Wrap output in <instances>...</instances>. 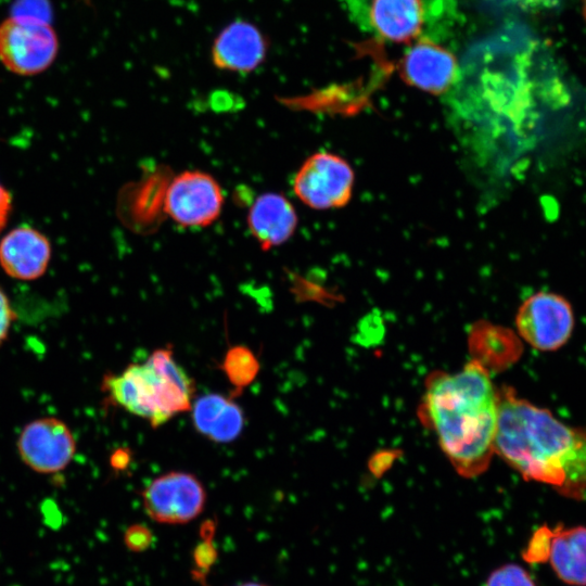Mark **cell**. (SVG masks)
I'll return each instance as SVG.
<instances>
[{
    "mask_svg": "<svg viewBox=\"0 0 586 586\" xmlns=\"http://www.w3.org/2000/svg\"><path fill=\"white\" fill-rule=\"evenodd\" d=\"M268 41L254 24L237 20L215 38L212 46V61L218 69L234 73H250L265 61Z\"/></svg>",
    "mask_w": 586,
    "mask_h": 586,
    "instance_id": "11",
    "label": "cell"
},
{
    "mask_svg": "<svg viewBox=\"0 0 586 586\" xmlns=\"http://www.w3.org/2000/svg\"><path fill=\"white\" fill-rule=\"evenodd\" d=\"M249 229L262 250L286 242L297 226L292 203L282 194L266 192L253 202L247 214Z\"/></svg>",
    "mask_w": 586,
    "mask_h": 586,
    "instance_id": "13",
    "label": "cell"
},
{
    "mask_svg": "<svg viewBox=\"0 0 586 586\" xmlns=\"http://www.w3.org/2000/svg\"><path fill=\"white\" fill-rule=\"evenodd\" d=\"M131 461V453L127 448L114 450L110 457V464L114 470H125Z\"/></svg>",
    "mask_w": 586,
    "mask_h": 586,
    "instance_id": "21",
    "label": "cell"
},
{
    "mask_svg": "<svg viewBox=\"0 0 586 586\" xmlns=\"http://www.w3.org/2000/svg\"><path fill=\"white\" fill-rule=\"evenodd\" d=\"M515 324L521 337L539 351H556L570 339L574 317L569 302L560 295L539 292L520 306Z\"/></svg>",
    "mask_w": 586,
    "mask_h": 586,
    "instance_id": "9",
    "label": "cell"
},
{
    "mask_svg": "<svg viewBox=\"0 0 586 586\" xmlns=\"http://www.w3.org/2000/svg\"><path fill=\"white\" fill-rule=\"evenodd\" d=\"M370 20L383 38L408 43L422 31L425 7L422 0H373Z\"/></svg>",
    "mask_w": 586,
    "mask_h": 586,
    "instance_id": "16",
    "label": "cell"
},
{
    "mask_svg": "<svg viewBox=\"0 0 586 586\" xmlns=\"http://www.w3.org/2000/svg\"><path fill=\"white\" fill-rule=\"evenodd\" d=\"M399 72L407 85L441 94L455 82L458 65L453 53L423 39L411 46L403 56Z\"/></svg>",
    "mask_w": 586,
    "mask_h": 586,
    "instance_id": "10",
    "label": "cell"
},
{
    "mask_svg": "<svg viewBox=\"0 0 586 586\" xmlns=\"http://www.w3.org/2000/svg\"><path fill=\"white\" fill-rule=\"evenodd\" d=\"M222 204V190L213 176L201 170H186L169 183L164 208L179 226L200 228L219 217Z\"/></svg>",
    "mask_w": 586,
    "mask_h": 586,
    "instance_id": "7",
    "label": "cell"
},
{
    "mask_svg": "<svg viewBox=\"0 0 586 586\" xmlns=\"http://www.w3.org/2000/svg\"><path fill=\"white\" fill-rule=\"evenodd\" d=\"M21 461L40 474L64 471L76 454V438L62 419L41 417L26 423L16 441Z\"/></svg>",
    "mask_w": 586,
    "mask_h": 586,
    "instance_id": "6",
    "label": "cell"
},
{
    "mask_svg": "<svg viewBox=\"0 0 586 586\" xmlns=\"http://www.w3.org/2000/svg\"><path fill=\"white\" fill-rule=\"evenodd\" d=\"M191 410L195 430L212 442H233L243 431L244 413L232 396L205 394L192 403Z\"/></svg>",
    "mask_w": 586,
    "mask_h": 586,
    "instance_id": "15",
    "label": "cell"
},
{
    "mask_svg": "<svg viewBox=\"0 0 586 586\" xmlns=\"http://www.w3.org/2000/svg\"><path fill=\"white\" fill-rule=\"evenodd\" d=\"M58 50L56 34L46 20L14 15L0 24V61L15 74L29 76L46 71Z\"/></svg>",
    "mask_w": 586,
    "mask_h": 586,
    "instance_id": "4",
    "label": "cell"
},
{
    "mask_svg": "<svg viewBox=\"0 0 586 586\" xmlns=\"http://www.w3.org/2000/svg\"><path fill=\"white\" fill-rule=\"evenodd\" d=\"M484 586H536V583L523 566L507 563L493 570Z\"/></svg>",
    "mask_w": 586,
    "mask_h": 586,
    "instance_id": "18",
    "label": "cell"
},
{
    "mask_svg": "<svg viewBox=\"0 0 586 586\" xmlns=\"http://www.w3.org/2000/svg\"><path fill=\"white\" fill-rule=\"evenodd\" d=\"M11 194L0 184V231L3 229L11 211Z\"/></svg>",
    "mask_w": 586,
    "mask_h": 586,
    "instance_id": "22",
    "label": "cell"
},
{
    "mask_svg": "<svg viewBox=\"0 0 586 586\" xmlns=\"http://www.w3.org/2000/svg\"><path fill=\"white\" fill-rule=\"evenodd\" d=\"M235 586H268L266 584H263V583H257V582H244V583H240Z\"/></svg>",
    "mask_w": 586,
    "mask_h": 586,
    "instance_id": "23",
    "label": "cell"
},
{
    "mask_svg": "<svg viewBox=\"0 0 586 586\" xmlns=\"http://www.w3.org/2000/svg\"><path fill=\"white\" fill-rule=\"evenodd\" d=\"M101 390L110 404L141 417L156 429L177 413L191 410L193 380L181 368L171 346L153 351L142 364H130L120 373H105Z\"/></svg>",
    "mask_w": 586,
    "mask_h": 586,
    "instance_id": "3",
    "label": "cell"
},
{
    "mask_svg": "<svg viewBox=\"0 0 586 586\" xmlns=\"http://www.w3.org/2000/svg\"><path fill=\"white\" fill-rule=\"evenodd\" d=\"M419 417L461 476L487 469L495 454L498 390L485 366L473 359L459 371L430 374Z\"/></svg>",
    "mask_w": 586,
    "mask_h": 586,
    "instance_id": "2",
    "label": "cell"
},
{
    "mask_svg": "<svg viewBox=\"0 0 586 586\" xmlns=\"http://www.w3.org/2000/svg\"><path fill=\"white\" fill-rule=\"evenodd\" d=\"M50 257L51 246L47 237L27 225L14 228L0 242V265L15 279L41 277Z\"/></svg>",
    "mask_w": 586,
    "mask_h": 586,
    "instance_id": "12",
    "label": "cell"
},
{
    "mask_svg": "<svg viewBox=\"0 0 586 586\" xmlns=\"http://www.w3.org/2000/svg\"><path fill=\"white\" fill-rule=\"evenodd\" d=\"M495 453L524 479L586 499V431L561 422L508 386L498 390Z\"/></svg>",
    "mask_w": 586,
    "mask_h": 586,
    "instance_id": "1",
    "label": "cell"
},
{
    "mask_svg": "<svg viewBox=\"0 0 586 586\" xmlns=\"http://www.w3.org/2000/svg\"><path fill=\"white\" fill-rule=\"evenodd\" d=\"M15 320V313L9 297L0 288V346L8 340L10 330Z\"/></svg>",
    "mask_w": 586,
    "mask_h": 586,
    "instance_id": "20",
    "label": "cell"
},
{
    "mask_svg": "<svg viewBox=\"0 0 586 586\" xmlns=\"http://www.w3.org/2000/svg\"><path fill=\"white\" fill-rule=\"evenodd\" d=\"M145 513L163 524H184L203 511L206 491L192 473L171 471L154 479L141 493Z\"/></svg>",
    "mask_w": 586,
    "mask_h": 586,
    "instance_id": "8",
    "label": "cell"
},
{
    "mask_svg": "<svg viewBox=\"0 0 586 586\" xmlns=\"http://www.w3.org/2000/svg\"><path fill=\"white\" fill-rule=\"evenodd\" d=\"M584 1V15H585V18H586V0H583Z\"/></svg>",
    "mask_w": 586,
    "mask_h": 586,
    "instance_id": "24",
    "label": "cell"
},
{
    "mask_svg": "<svg viewBox=\"0 0 586 586\" xmlns=\"http://www.w3.org/2000/svg\"><path fill=\"white\" fill-rule=\"evenodd\" d=\"M545 562L559 579L574 586H586V527L546 525Z\"/></svg>",
    "mask_w": 586,
    "mask_h": 586,
    "instance_id": "14",
    "label": "cell"
},
{
    "mask_svg": "<svg viewBox=\"0 0 586 586\" xmlns=\"http://www.w3.org/2000/svg\"><path fill=\"white\" fill-rule=\"evenodd\" d=\"M355 174L349 163L331 152H317L305 160L293 179L294 194L314 209L345 206L352 199Z\"/></svg>",
    "mask_w": 586,
    "mask_h": 586,
    "instance_id": "5",
    "label": "cell"
},
{
    "mask_svg": "<svg viewBox=\"0 0 586 586\" xmlns=\"http://www.w3.org/2000/svg\"><path fill=\"white\" fill-rule=\"evenodd\" d=\"M218 368L233 386L231 396L234 398L256 379L260 364L251 348L245 345H234L226 351Z\"/></svg>",
    "mask_w": 586,
    "mask_h": 586,
    "instance_id": "17",
    "label": "cell"
},
{
    "mask_svg": "<svg viewBox=\"0 0 586 586\" xmlns=\"http://www.w3.org/2000/svg\"><path fill=\"white\" fill-rule=\"evenodd\" d=\"M151 530L143 524H132L124 533V544L133 552L146 550L153 543Z\"/></svg>",
    "mask_w": 586,
    "mask_h": 586,
    "instance_id": "19",
    "label": "cell"
}]
</instances>
